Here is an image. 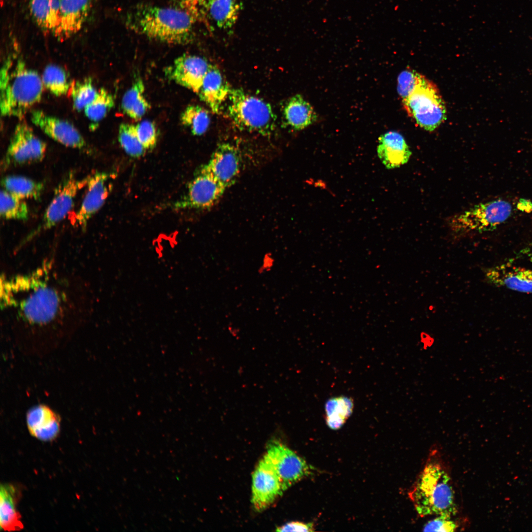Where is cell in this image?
Instances as JSON below:
<instances>
[{"label": "cell", "mask_w": 532, "mask_h": 532, "mask_svg": "<svg viewBox=\"0 0 532 532\" xmlns=\"http://www.w3.org/2000/svg\"><path fill=\"white\" fill-rule=\"evenodd\" d=\"M401 100L409 116L426 131H434L446 119L445 104L438 88L419 72L413 86Z\"/></svg>", "instance_id": "8992f818"}, {"label": "cell", "mask_w": 532, "mask_h": 532, "mask_svg": "<svg viewBox=\"0 0 532 532\" xmlns=\"http://www.w3.org/2000/svg\"><path fill=\"white\" fill-rule=\"evenodd\" d=\"M1 185L4 189L23 200H38L44 190V184L29 178L18 175L3 177Z\"/></svg>", "instance_id": "4316f807"}, {"label": "cell", "mask_w": 532, "mask_h": 532, "mask_svg": "<svg viewBox=\"0 0 532 532\" xmlns=\"http://www.w3.org/2000/svg\"><path fill=\"white\" fill-rule=\"evenodd\" d=\"M240 165V156L236 148L229 143H222L203 166L227 188L235 182Z\"/></svg>", "instance_id": "2e32d148"}, {"label": "cell", "mask_w": 532, "mask_h": 532, "mask_svg": "<svg viewBox=\"0 0 532 532\" xmlns=\"http://www.w3.org/2000/svg\"><path fill=\"white\" fill-rule=\"evenodd\" d=\"M200 1V0H182L183 5L185 7V10L195 18H196L199 14L198 6Z\"/></svg>", "instance_id": "f35d334b"}, {"label": "cell", "mask_w": 532, "mask_h": 532, "mask_svg": "<svg viewBox=\"0 0 532 532\" xmlns=\"http://www.w3.org/2000/svg\"><path fill=\"white\" fill-rule=\"evenodd\" d=\"M211 65L202 57L184 54L166 68L165 75L169 80L197 94Z\"/></svg>", "instance_id": "4fadbf2b"}, {"label": "cell", "mask_w": 532, "mask_h": 532, "mask_svg": "<svg viewBox=\"0 0 532 532\" xmlns=\"http://www.w3.org/2000/svg\"><path fill=\"white\" fill-rule=\"evenodd\" d=\"M226 188L203 166L188 186L186 194L173 208L206 209L215 204Z\"/></svg>", "instance_id": "8fae6325"}, {"label": "cell", "mask_w": 532, "mask_h": 532, "mask_svg": "<svg viewBox=\"0 0 532 532\" xmlns=\"http://www.w3.org/2000/svg\"><path fill=\"white\" fill-rule=\"evenodd\" d=\"M92 0H60V18L53 35L59 40L67 39L82 28L91 9Z\"/></svg>", "instance_id": "ac0fdd59"}, {"label": "cell", "mask_w": 532, "mask_h": 532, "mask_svg": "<svg viewBox=\"0 0 532 532\" xmlns=\"http://www.w3.org/2000/svg\"><path fill=\"white\" fill-rule=\"evenodd\" d=\"M88 179V176L79 179L74 173H68L55 189L53 198L44 212L40 225L26 237L21 245L62 221L73 207L78 192L86 186Z\"/></svg>", "instance_id": "9c48e42d"}, {"label": "cell", "mask_w": 532, "mask_h": 532, "mask_svg": "<svg viewBox=\"0 0 532 532\" xmlns=\"http://www.w3.org/2000/svg\"><path fill=\"white\" fill-rule=\"evenodd\" d=\"M408 495L421 517H452L458 512L451 477L436 452L430 455Z\"/></svg>", "instance_id": "3957f363"}, {"label": "cell", "mask_w": 532, "mask_h": 532, "mask_svg": "<svg viewBox=\"0 0 532 532\" xmlns=\"http://www.w3.org/2000/svg\"><path fill=\"white\" fill-rule=\"evenodd\" d=\"M114 104L113 95L102 88L98 90L96 97L85 107L84 112L86 116L95 124L106 117Z\"/></svg>", "instance_id": "1f68e13d"}, {"label": "cell", "mask_w": 532, "mask_h": 532, "mask_svg": "<svg viewBox=\"0 0 532 532\" xmlns=\"http://www.w3.org/2000/svg\"><path fill=\"white\" fill-rule=\"evenodd\" d=\"M180 120L183 126L188 128L192 133L197 136L203 134L210 123L208 111L196 104L187 106L181 113Z\"/></svg>", "instance_id": "f546056e"}, {"label": "cell", "mask_w": 532, "mask_h": 532, "mask_svg": "<svg viewBox=\"0 0 532 532\" xmlns=\"http://www.w3.org/2000/svg\"><path fill=\"white\" fill-rule=\"evenodd\" d=\"M118 141L125 152L132 157H140L146 151L138 137L135 125L128 123L120 124Z\"/></svg>", "instance_id": "836d02e7"}, {"label": "cell", "mask_w": 532, "mask_h": 532, "mask_svg": "<svg viewBox=\"0 0 532 532\" xmlns=\"http://www.w3.org/2000/svg\"><path fill=\"white\" fill-rule=\"evenodd\" d=\"M275 263V259L272 252L266 253L262 259L261 266L258 269V273L263 274L271 270Z\"/></svg>", "instance_id": "74e56055"}, {"label": "cell", "mask_w": 532, "mask_h": 532, "mask_svg": "<svg viewBox=\"0 0 532 532\" xmlns=\"http://www.w3.org/2000/svg\"><path fill=\"white\" fill-rule=\"evenodd\" d=\"M314 531L313 524L300 522H291L277 528L279 532H312Z\"/></svg>", "instance_id": "8d00e7d4"}, {"label": "cell", "mask_w": 532, "mask_h": 532, "mask_svg": "<svg viewBox=\"0 0 532 532\" xmlns=\"http://www.w3.org/2000/svg\"><path fill=\"white\" fill-rule=\"evenodd\" d=\"M485 276L488 282L498 287H504L524 293H532V270L502 264L488 269Z\"/></svg>", "instance_id": "e0dca14e"}, {"label": "cell", "mask_w": 532, "mask_h": 532, "mask_svg": "<svg viewBox=\"0 0 532 532\" xmlns=\"http://www.w3.org/2000/svg\"><path fill=\"white\" fill-rule=\"evenodd\" d=\"M459 528L458 524L452 517L437 516L424 524L423 531L426 532H454Z\"/></svg>", "instance_id": "d590c367"}, {"label": "cell", "mask_w": 532, "mask_h": 532, "mask_svg": "<svg viewBox=\"0 0 532 532\" xmlns=\"http://www.w3.org/2000/svg\"><path fill=\"white\" fill-rule=\"evenodd\" d=\"M195 18L186 10L140 4L129 11L125 24L130 30L160 42L185 44L194 37Z\"/></svg>", "instance_id": "7a4b0ae2"}, {"label": "cell", "mask_w": 532, "mask_h": 532, "mask_svg": "<svg viewBox=\"0 0 532 532\" xmlns=\"http://www.w3.org/2000/svg\"><path fill=\"white\" fill-rule=\"evenodd\" d=\"M512 211L511 204L500 199L480 203L454 215L450 219L449 226L458 233L493 231L507 220Z\"/></svg>", "instance_id": "52a82bcc"}, {"label": "cell", "mask_w": 532, "mask_h": 532, "mask_svg": "<svg viewBox=\"0 0 532 532\" xmlns=\"http://www.w3.org/2000/svg\"><path fill=\"white\" fill-rule=\"evenodd\" d=\"M32 123L50 138L62 145L91 153L86 140L71 123L39 110L31 112Z\"/></svg>", "instance_id": "7c38bea8"}, {"label": "cell", "mask_w": 532, "mask_h": 532, "mask_svg": "<svg viewBox=\"0 0 532 532\" xmlns=\"http://www.w3.org/2000/svg\"><path fill=\"white\" fill-rule=\"evenodd\" d=\"M46 144L39 138L25 122L15 127L5 154L1 162V169L31 164L42 161L46 152Z\"/></svg>", "instance_id": "ba28073f"}, {"label": "cell", "mask_w": 532, "mask_h": 532, "mask_svg": "<svg viewBox=\"0 0 532 532\" xmlns=\"http://www.w3.org/2000/svg\"><path fill=\"white\" fill-rule=\"evenodd\" d=\"M0 108L4 117L23 118L41 100V76L23 61L7 60L0 71Z\"/></svg>", "instance_id": "277c9868"}, {"label": "cell", "mask_w": 532, "mask_h": 532, "mask_svg": "<svg viewBox=\"0 0 532 532\" xmlns=\"http://www.w3.org/2000/svg\"><path fill=\"white\" fill-rule=\"evenodd\" d=\"M41 272L39 270L30 275L18 276L9 281L4 279L2 283L9 288L29 293L19 303L14 305L19 307L23 321L31 330L35 329L26 353L37 356L48 353L45 330L49 331L58 319L63 299L56 289L48 286L41 278Z\"/></svg>", "instance_id": "6da1fadb"}, {"label": "cell", "mask_w": 532, "mask_h": 532, "mask_svg": "<svg viewBox=\"0 0 532 532\" xmlns=\"http://www.w3.org/2000/svg\"><path fill=\"white\" fill-rule=\"evenodd\" d=\"M0 214L5 220L26 221L29 209L24 200L1 190L0 195Z\"/></svg>", "instance_id": "4dcf8cb0"}, {"label": "cell", "mask_w": 532, "mask_h": 532, "mask_svg": "<svg viewBox=\"0 0 532 532\" xmlns=\"http://www.w3.org/2000/svg\"><path fill=\"white\" fill-rule=\"evenodd\" d=\"M354 407L352 399L344 396L329 399L325 404L326 422L332 430L340 428L351 415Z\"/></svg>", "instance_id": "83f0119b"}, {"label": "cell", "mask_w": 532, "mask_h": 532, "mask_svg": "<svg viewBox=\"0 0 532 532\" xmlns=\"http://www.w3.org/2000/svg\"><path fill=\"white\" fill-rule=\"evenodd\" d=\"M98 92L90 78L72 82L69 93L74 108L79 112L84 110L94 100Z\"/></svg>", "instance_id": "d6a6232c"}, {"label": "cell", "mask_w": 532, "mask_h": 532, "mask_svg": "<svg viewBox=\"0 0 532 532\" xmlns=\"http://www.w3.org/2000/svg\"><path fill=\"white\" fill-rule=\"evenodd\" d=\"M26 421L31 434L40 440L51 441L59 434L60 418L45 405H37L29 409Z\"/></svg>", "instance_id": "ffe728a7"}, {"label": "cell", "mask_w": 532, "mask_h": 532, "mask_svg": "<svg viewBox=\"0 0 532 532\" xmlns=\"http://www.w3.org/2000/svg\"><path fill=\"white\" fill-rule=\"evenodd\" d=\"M283 491L278 476L264 457L252 476V503L255 508L258 511L264 510Z\"/></svg>", "instance_id": "9a60e30c"}, {"label": "cell", "mask_w": 532, "mask_h": 532, "mask_svg": "<svg viewBox=\"0 0 532 532\" xmlns=\"http://www.w3.org/2000/svg\"><path fill=\"white\" fill-rule=\"evenodd\" d=\"M232 89L220 70L211 65L197 94L213 113L220 114Z\"/></svg>", "instance_id": "d6986e66"}, {"label": "cell", "mask_w": 532, "mask_h": 532, "mask_svg": "<svg viewBox=\"0 0 532 532\" xmlns=\"http://www.w3.org/2000/svg\"><path fill=\"white\" fill-rule=\"evenodd\" d=\"M19 492L16 487L9 484L0 486V528L5 531H17L24 526L21 521V515L16 509V503Z\"/></svg>", "instance_id": "603a6c76"}, {"label": "cell", "mask_w": 532, "mask_h": 532, "mask_svg": "<svg viewBox=\"0 0 532 532\" xmlns=\"http://www.w3.org/2000/svg\"><path fill=\"white\" fill-rule=\"evenodd\" d=\"M378 156L387 169H394L408 162L412 152L403 136L399 133L389 131L378 138Z\"/></svg>", "instance_id": "44dd1931"}, {"label": "cell", "mask_w": 532, "mask_h": 532, "mask_svg": "<svg viewBox=\"0 0 532 532\" xmlns=\"http://www.w3.org/2000/svg\"><path fill=\"white\" fill-rule=\"evenodd\" d=\"M110 173L98 172L88 176L87 191L75 216V222L85 229L91 218L101 208L111 190Z\"/></svg>", "instance_id": "5bb4252c"}, {"label": "cell", "mask_w": 532, "mask_h": 532, "mask_svg": "<svg viewBox=\"0 0 532 532\" xmlns=\"http://www.w3.org/2000/svg\"><path fill=\"white\" fill-rule=\"evenodd\" d=\"M145 86L142 79L137 77L124 94L121 102L123 112L137 121L150 109V104L144 96Z\"/></svg>", "instance_id": "d4e9b609"}, {"label": "cell", "mask_w": 532, "mask_h": 532, "mask_svg": "<svg viewBox=\"0 0 532 532\" xmlns=\"http://www.w3.org/2000/svg\"><path fill=\"white\" fill-rule=\"evenodd\" d=\"M29 9L38 26L53 34L59 23L60 0H30Z\"/></svg>", "instance_id": "cb8c5ba5"}, {"label": "cell", "mask_w": 532, "mask_h": 532, "mask_svg": "<svg viewBox=\"0 0 532 532\" xmlns=\"http://www.w3.org/2000/svg\"><path fill=\"white\" fill-rule=\"evenodd\" d=\"M264 457L278 476L284 491L297 482L313 473L314 468L284 444H270Z\"/></svg>", "instance_id": "30bf717a"}, {"label": "cell", "mask_w": 532, "mask_h": 532, "mask_svg": "<svg viewBox=\"0 0 532 532\" xmlns=\"http://www.w3.org/2000/svg\"><path fill=\"white\" fill-rule=\"evenodd\" d=\"M228 100V117L240 131L267 136L275 130L276 116L263 99L236 88L232 89Z\"/></svg>", "instance_id": "5b68a950"}, {"label": "cell", "mask_w": 532, "mask_h": 532, "mask_svg": "<svg viewBox=\"0 0 532 532\" xmlns=\"http://www.w3.org/2000/svg\"><path fill=\"white\" fill-rule=\"evenodd\" d=\"M282 118L285 126L293 130L300 131L315 123L317 115L310 103L302 96L297 94L285 102Z\"/></svg>", "instance_id": "7402d4cb"}, {"label": "cell", "mask_w": 532, "mask_h": 532, "mask_svg": "<svg viewBox=\"0 0 532 532\" xmlns=\"http://www.w3.org/2000/svg\"><path fill=\"white\" fill-rule=\"evenodd\" d=\"M139 141L146 151L153 150L158 140V130L155 124L150 120H143L135 125Z\"/></svg>", "instance_id": "e575fe53"}, {"label": "cell", "mask_w": 532, "mask_h": 532, "mask_svg": "<svg viewBox=\"0 0 532 532\" xmlns=\"http://www.w3.org/2000/svg\"><path fill=\"white\" fill-rule=\"evenodd\" d=\"M206 7L217 26L227 30L236 23L241 3L240 0H207Z\"/></svg>", "instance_id": "484cf974"}, {"label": "cell", "mask_w": 532, "mask_h": 532, "mask_svg": "<svg viewBox=\"0 0 532 532\" xmlns=\"http://www.w3.org/2000/svg\"><path fill=\"white\" fill-rule=\"evenodd\" d=\"M41 76L44 87L52 94L60 97L69 93L72 82L66 71L60 66H47Z\"/></svg>", "instance_id": "f1b7e54d"}, {"label": "cell", "mask_w": 532, "mask_h": 532, "mask_svg": "<svg viewBox=\"0 0 532 532\" xmlns=\"http://www.w3.org/2000/svg\"><path fill=\"white\" fill-rule=\"evenodd\" d=\"M517 208L522 212L530 213L532 211V201L521 198L517 203Z\"/></svg>", "instance_id": "ab89813d"}]
</instances>
